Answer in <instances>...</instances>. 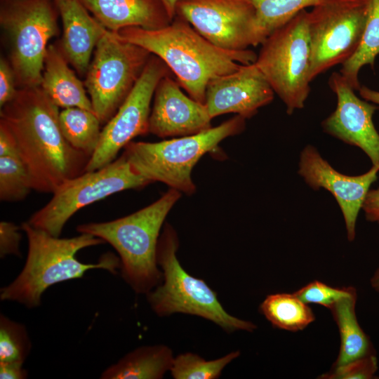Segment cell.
I'll return each instance as SVG.
<instances>
[{
	"label": "cell",
	"instance_id": "6da1fadb",
	"mask_svg": "<svg viewBox=\"0 0 379 379\" xmlns=\"http://www.w3.org/2000/svg\"><path fill=\"white\" fill-rule=\"evenodd\" d=\"M59 114V107L40 86L21 88L1 108L0 121L12 133L33 190L39 192L54 193L84 173L90 159L67 141Z\"/></svg>",
	"mask_w": 379,
	"mask_h": 379
},
{
	"label": "cell",
	"instance_id": "7a4b0ae2",
	"mask_svg": "<svg viewBox=\"0 0 379 379\" xmlns=\"http://www.w3.org/2000/svg\"><path fill=\"white\" fill-rule=\"evenodd\" d=\"M115 33L159 57L175 75L180 86L202 104L212 79L232 73L241 65L255 62L257 58L249 49L230 51L213 45L183 21L155 29L128 27Z\"/></svg>",
	"mask_w": 379,
	"mask_h": 379
},
{
	"label": "cell",
	"instance_id": "3957f363",
	"mask_svg": "<svg viewBox=\"0 0 379 379\" xmlns=\"http://www.w3.org/2000/svg\"><path fill=\"white\" fill-rule=\"evenodd\" d=\"M21 230L28 241V253L18 276L0 290V299L17 302L29 309L39 307L41 296L50 286L81 278L86 272L102 269L116 274L120 260L114 254L103 255L96 263H84L76 254L81 249L105 244L100 238L81 233L71 238H60L22 222Z\"/></svg>",
	"mask_w": 379,
	"mask_h": 379
},
{
	"label": "cell",
	"instance_id": "277c9868",
	"mask_svg": "<svg viewBox=\"0 0 379 379\" xmlns=\"http://www.w3.org/2000/svg\"><path fill=\"white\" fill-rule=\"evenodd\" d=\"M181 192L171 188L158 200L125 217L81 224L77 231L109 243L117 252L124 280L137 293H148L163 278L157 248L160 230Z\"/></svg>",
	"mask_w": 379,
	"mask_h": 379
},
{
	"label": "cell",
	"instance_id": "5b68a950",
	"mask_svg": "<svg viewBox=\"0 0 379 379\" xmlns=\"http://www.w3.org/2000/svg\"><path fill=\"white\" fill-rule=\"evenodd\" d=\"M179 241L176 232L166 223L157 248V265L164 281L147 293L152 310L160 317L175 313L196 315L209 320L228 333L253 331L256 325L227 313L217 293L206 283L188 274L176 255Z\"/></svg>",
	"mask_w": 379,
	"mask_h": 379
},
{
	"label": "cell",
	"instance_id": "8992f818",
	"mask_svg": "<svg viewBox=\"0 0 379 379\" xmlns=\"http://www.w3.org/2000/svg\"><path fill=\"white\" fill-rule=\"evenodd\" d=\"M245 119L237 115L197 134L157 142L131 141L123 154L133 169L152 182H161L191 195L196 190L191 176L192 168L222 140L240 133L245 128Z\"/></svg>",
	"mask_w": 379,
	"mask_h": 379
},
{
	"label": "cell",
	"instance_id": "52a82bcc",
	"mask_svg": "<svg viewBox=\"0 0 379 379\" xmlns=\"http://www.w3.org/2000/svg\"><path fill=\"white\" fill-rule=\"evenodd\" d=\"M308 12L301 11L261 44L255 63L292 114L302 109L310 92L311 48Z\"/></svg>",
	"mask_w": 379,
	"mask_h": 379
},
{
	"label": "cell",
	"instance_id": "ba28073f",
	"mask_svg": "<svg viewBox=\"0 0 379 379\" xmlns=\"http://www.w3.org/2000/svg\"><path fill=\"white\" fill-rule=\"evenodd\" d=\"M151 183L133 169L122 153L109 164L86 171L64 183L27 222L52 236L60 237L67 222L81 208L117 192L141 189Z\"/></svg>",
	"mask_w": 379,
	"mask_h": 379
},
{
	"label": "cell",
	"instance_id": "9c48e42d",
	"mask_svg": "<svg viewBox=\"0 0 379 379\" xmlns=\"http://www.w3.org/2000/svg\"><path fill=\"white\" fill-rule=\"evenodd\" d=\"M144 48L106 30L98 42L85 85L101 124L116 113L150 58Z\"/></svg>",
	"mask_w": 379,
	"mask_h": 379
},
{
	"label": "cell",
	"instance_id": "30bf717a",
	"mask_svg": "<svg viewBox=\"0 0 379 379\" xmlns=\"http://www.w3.org/2000/svg\"><path fill=\"white\" fill-rule=\"evenodd\" d=\"M370 0H324L307 14L312 81L343 65L356 52L364 30Z\"/></svg>",
	"mask_w": 379,
	"mask_h": 379
},
{
	"label": "cell",
	"instance_id": "8fae6325",
	"mask_svg": "<svg viewBox=\"0 0 379 379\" xmlns=\"http://www.w3.org/2000/svg\"><path fill=\"white\" fill-rule=\"evenodd\" d=\"M1 23L17 83L22 88L40 86L48 42L58 32L51 5L46 0L17 2L1 12Z\"/></svg>",
	"mask_w": 379,
	"mask_h": 379
},
{
	"label": "cell",
	"instance_id": "7c38bea8",
	"mask_svg": "<svg viewBox=\"0 0 379 379\" xmlns=\"http://www.w3.org/2000/svg\"><path fill=\"white\" fill-rule=\"evenodd\" d=\"M168 69L159 57L150 56L130 93L102 129L98 145L85 172L112 162L133 138L149 133L152 99L159 81L168 74Z\"/></svg>",
	"mask_w": 379,
	"mask_h": 379
},
{
	"label": "cell",
	"instance_id": "4fadbf2b",
	"mask_svg": "<svg viewBox=\"0 0 379 379\" xmlns=\"http://www.w3.org/2000/svg\"><path fill=\"white\" fill-rule=\"evenodd\" d=\"M204 38L225 50L260 44L255 8L249 0H180L178 12Z\"/></svg>",
	"mask_w": 379,
	"mask_h": 379
},
{
	"label": "cell",
	"instance_id": "5bb4252c",
	"mask_svg": "<svg viewBox=\"0 0 379 379\" xmlns=\"http://www.w3.org/2000/svg\"><path fill=\"white\" fill-rule=\"evenodd\" d=\"M379 166L373 165L366 173L350 176L335 170L312 145L301 152L298 173L317 190L324 188L336 199L345 222L350 241L355 238L356 221L370 187L378 178Z\"/></svg>",
	"mask_w": 379,
	"mask_h": 379
},
{
	"label": "cell",
	"instance_id": "9a60e30c",
	"mask_svg": "<svg viewBox=\"0 0 379 379\" xmlns=\"http://www.w3.org/2000/svg\"><path fill=\"white\" fill-rule=\"evenodd\" d=\"M328 84L336 95L337 105L334 112L323 121L324 131L360 148L373 165L379 166V133L373 122V115L378 107L359 98L340 72L331 75Z\"/></svg>",
	"mask_w": 379,
	"mask_h": 379
},
{
	"label": "cell",
	"instance_id": "2e32d148",
	"mask_svg": "<svg viewBox=\"0 0 379 379\" xmlns=\"http://www.w3.org/2000/svg\"><path fill=\"white\" fill-rule=\"evenodd\" d=\"M274 95L263 73L253 62L212 79L206 88L204 105L212 119L227 113L248 119L270 104Z\"/></svg>",
	"mask_w": 379,
	"mask_h": 379
},
{
	"label": "cell",
	"instance_id": "e0dca14e",
	"mask_svg": "<svg viewBox=\"0 0 379 379\" xmlns=\"http://www.w3.org/2000/svg\"><path fill=\"white\" fill-rule=\"evenodd\" d=\"M168 74L159 82L149 120V133L160 138L187 136L211 128L204 104L187 96Z\"/></svg>",
	"mask_w": 379,
	"mask_h": 379
},
{
	"label": "cell",
	"instance_id": "ac0fdd59",
	"mask_svg": "<svg viewBox=\"0 0 379 379\" xmlns=\"http://www.w3.org/2000/svg\"><path fill=\"white\" fill-rule=\"evenodd\" d=\"M56 1L63 26V54L79 73L85 74L93 51L107 29L89 15L80 0Z\"/></svg>",
	"mask_w": 379,
	"mask_h": 379
},
{
	"label": "cell",
	"instance_id": "d6986e66",
	"mask_svg": "<svg viewBox=\"0 0 379 379\" xmlns=\"http://www.w3.org/2000/svg\"><path fill=\"white\" fill-rule=\"evenodd\" d=\"M95 19L109 31L128 27L155 29L170 24L166 13L153 0H80Z\"/></svg>",
	"mask_w": 379,
	"mask_h": 379
},
{
	"label": "cell",
	"instance_id": "ffe728a7",
	"mask_svg": "<svg viewBox=\"0 0 379 379\" xmlns=\"http://www.w3.org/2000/svg\"><path fill=\"white\" fill-rule=\"evenodd\" d=\"M40 87L58 107H77L94 112L82 83L53 45L46 51Z\"/></svg>",
	"mask_w": 379,
	"mask_h": 379
},
{
	"label": "cell",
	"instance_id": "44dd1931",
	"mask_svg": "<svg viewBox=\"0 0 379 379\" xmlns=\"http://www.w3.org/2000/svg\"><path fill=\"white\" fill-rule=\"evenodd\" d=\"M174 357L164 345L144 346L128 353L101 374L102 379H160L170 371Z\"/></svg>",
	"mask_w": 379,
	"mask_h": 379
},
{
	"label": "cell",
	"instance_id": "7402d4cb",
	"mask_svg": "<svg viewBox=\"0 0 379 379\" xmlns=\"http://www.w3.org/2000/svg\"><path fill=\"white\" fill-rule=\"evenodd\" d=\"M357 291L338 300L329 309L338 328L340 346L332 366H338L375 354L373 344L359 325L356 315Z\"/></svg>",
	"mask_w": 379,
	"mask_h": 379
},
{
	"label": "cell",
	"instance_id": "603a6c76",
	"mask_svg": "<svg viewBox=\"0 0 379 379\" xmlns=\"http://www.w3.org/2000/svg\"><path fill=\"white\" fill-rule=\"evenodd\" d=\"M260 310L274 327L291 332L302 331L315 320L311 307L294 293L267 295Z\"/></svg>",
	"mask_w": 379,
	"mask_h": 379
},
{
	"label": "cell",
	"instance_id": "cb8c5ba5",
	"mask_svg": "<svg viewBox=\"0 0 379 379\" xmlns=\"http://www.w3.org/2000/svg\"><path fill=\"white\" fill-rule=\"evenodd\" d=\"M59 122L70 145L91 157L97 148L102 131L95 113L77 107L65 108L60 112Z\"/></svg>",
	"mask_w": 379,
	"mask_h": 379
},
{
	"label": "cell",
	"instance_id": "d4e9b609",
	"mask_svg": "<svg viewBox=\"0 0 379 379\" xmlns=\"http://www.w3.org/2000/svg\"><path fill=\"white\" fill-rule=\"evenodd\" d=\"M379 55V0H370L367 19L359 46L354 55L343 65L340 73L354 90L361 87L358 75L366 65L373 67Z\"/></svg>",
	"mask_w": 379,
	"mask_h": 379
},
{
	"label": "cell",
	"instance_id": "484cf974",
	"mask_svg": "<svg viewBox=\"0 0 379 379\" xmlns=\"http://www.w3.org/2000/svg\"><path fill=\"white\" fill-rule=\"evenodd\" d=\"M256 16L260 44L274 30L281 27L301 11L314 7L324 0H249Z\"/></svg>",
	"mask_w": 379,
	"mask_h": 379
},
{
	"label": "cell",
	"instance_id": "4316f807",
	"mask_svg": "<svg viewBox=\"0 0 379 379\" xmlns=\"http://www.w3.org/2000/svg\"><path fill=\"white\" fill-rule=\"evenodd\" d=\"M239 355V351H234L207 361L191 352L180 354L174 358L170 371L175 379H216L224 368Z\"/></svg>",
	"mask_w": 379,
	"mask_h": 379
},
{
	"label": "cell",
	"instance_id": "83f0119b",
	"mask_svg": "<svg viewBox=\"0 0 379 379\" xmlns=\"http://www.w3.org/2000/svg\"><path fill=\"white\" fill-rule=\"evenodd\" d=\"M33 190L30 175L18 157H0V199L20 201Z\"/></svg>",
	"mask_w": 379,
	"mask_h": 379
},
{
	"label": "cell",
	"instance_id": "f1b7e54d",
	"mask_svg": "<svg viewBox=\"0 0 379 379\" xmlns=\"http://www.w3.org/2000/svg\"><path fill=\"white\" fill-rule=\"evenodd\" d=\"M32 348L25 325L0 315V363L23 364Z\"/></svg>",
	"mask_w": 379,
	"mask_h": 379
},
{
	"label": "cell",
	"instance_id": "f546056e",
	"mask_svg": "<svg viewBox=\"0 0 379 379\" xmlns=\"http://www.w3.org/2000/svg\"><path fill=\"white\" fill-rule=\"evenodd\" d=\"M356 291L353 286L334 287L314 280L295 291L294 294L307 305H319L329 310L338 300Z\"/></svg>",
	"mask_w": 379,
	"mask_h": 379
},
{
	"label": "cell",
	"instance_id": "4dcf8cb0",
	"mask_svg": "<svg viewBox=\"0 0 379 379\" xmlns=\"http://www.w3.org/2000/svg\"><path fill=\"white\" fill-rule=\"evenodd\" d=\"M378 371L375 354L358 358L338 366H332L320 379H371Z\"/></svg>",
	"mask_w": 379,
	"mask_h": 379
},
{
	"label": "cell",
	"instance_id": "1f68e13d",
	"mask_svg": "<svg viewBox=\"0 0 379 379\" xmlns=\"http://www.w3.org/2000/svg\"><path fill=\"white\" fill-rule=\"evenodd\" d=\"M21 227L15 224L1 221L0 222V257L5 258L8 255L20 256V244L22 234Z\"/></svg>",
	"mask_w": 379,
	"mask_h": 379
},
{
	"label": "cell",
	"instance_id": "d6a6232c",
	"mask_svg": "<svg viewBox=\"0 0 379 379\" xmlns=\"http://www.w3.org/2000/svg\"><path fill=\"white\" fill-rule=\"evenodd\" d=\"M15 75L11 67L4 59L0 60V107L11 101L16 95Z\"/></svg>",
	"mask_w": 379,
	"mask_h": 379
},
{
	"label": "cell",
	"instance_id": "836d02e7",
	"mask_svg": "<svg viewBox=\"0 0 379 379\" xmlns=\"http://www.w3.org/2000/svg\"><path fill=\"white\" fill-rule=\"evenodd\" d=\"M367 220L379 225V188L370 190L367 193L363 206Z\"/></svg>",
	"mask_w": 379,
	"mask_h": 379
},
{
	"label": "cell",
	"instance_id": "e575fe53",
	"mask_svg": "<svg viewBox=\"0 0 379 379\" xmlns=\"http://www.w3.org/2000/svg\"><path fill=\"white\" fill-rule=\"evenodd\" d=\"M18 155L15 138L8 127L0 121V157Z\"/></svg>",
	"mask_w": 379,
	"mask_h": 379
},
{
	"label": "cell",
	"instance_id": "d590c367",
	"mask_svg": "<svg viewBox=\"0 0 379 379\" xmlns=\"http://www.w3.org/2000/svg\"><path fill=\"white\" fill-rule=\"evenodd\" d=\"M23 364L17 363H0L1 379H25L28 372L22 367Z\"/></svg>",
	"mask_w": 379,
	"mask_h": 379
},
{
	"label": "cell",
	"instance_id": "8d00e7d4",
	"mask_svg": "<svg viewBox=\"0 0 379 379\" xmlns=\"http://www.w3.org/2000/svg\"><path fill=\"white\" fill-rule=\"evenodd\" d=\"M361 97L366 100L379 105V92L371 90L366 86H361L358 90Z\"/></svg>",
	"mask_w": 379,
	"mask_h": 379
},
{
	"label": "cell",
	"instance_id": "74e56055",
	"mask_svg": "<svg viewBox=\"0 0 379 379\" xmlns=\"http://www.w3.org/2000/svg\"><path fill=\"white\" fill-rule=\"evenodd\" d=\"M180 0H161L169 18L173 19L175 14L176 6Z\"/></svg>",
	"mask_w": 379,
	"mask_h": 379
},
{
	"label": "cell",
	"instance_id": "f35d334b",
	"mask_svg": "<svg viewBox=\"0 0 379 379\" xmlns=\"http://www.w3.org/2000/svg\"><path fill=\"white\" fill-rule=\"evenodd\" d=\"M371 288L379 293V267L377 268L370 279Z\"/></svg>",
	"mask_w": 379,
	"mask_h": 379
}]
</instances>
